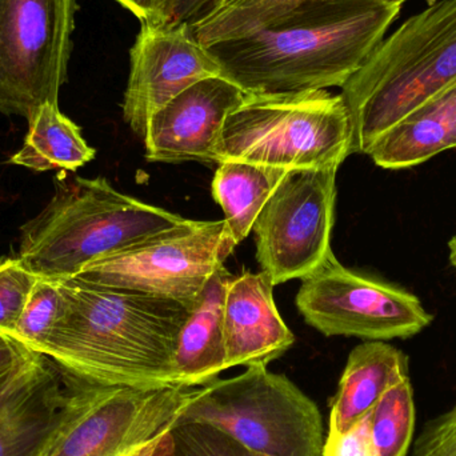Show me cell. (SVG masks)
Returning a JSON list of instances; mask_svg holds the SVG:
<instances>
[{
	"mask_svg": "<svg viewBox=\"0 0 456 456\" xmlns=\"http://www.w3.org/2000/svg\"><path fill=\"white\" fill-rule=\"evenodd\" d=\"M66 305L63 279L37 278L11 337L37 353L63 316Z\"/></svg>",
	"mask_w": 456,
	"mask_h": 456,
	"instance_id": "603a6c76",
	"label": "cell"
},
{
	"mask_svg": "<svg viewBox=\"0 0 456 456\" xmlns=\"http://www.w3.org/2000/svg\"><path fill=\"white\" fill-rule=\"evenodd\" d=\"M246 94L224 77H208L186 88L158 110L143 141L149 162H213L228 115Z\"/></svg>",
	"mask_w": 456,
	"mask_h": 456,
	"instance_id": "4fadbf2b",
	"label": "cell"
},
{
	"mask_svg": "<svg viewBox=\"0 0 456 456\" xmlns=\"http://www.w3.org/2000/svg\"><path fill=\"white\" fill-rule=\"evenodd\" d=\"M37 281L18 257L0 259V331H13Z\"/></svg>",
	"mask_w": 456,
	"mask_h": 456,
	"instance_id": "484cf974",
	"label": "cell"
},
{
	"mask_svg": "<svg viewBox=\"0 0 456 456\" xmlns=\"http://www.w3.org/2000/svg\"><path fill=\"white\" fill-rule=\"evenodd\" d=\"M305 2L308 0H224L208 18L190 28L206 47L267 26Z\"/></svg>",
	"mask_w": 456,
	"mask_h": 456,
	"instance_id": "44dd1931",
	"label": "cell"
},
{
	"mask_svg": "<svg viewBox=\"0 0 456 456\" xmlns=\"http://www.w3.org/2000/svg\"><path fill=\"white\" fill-rule=\"evenodd\" d=\"M224 0H179L173 23L191 27L213 13Z\"/></svg>",
	"mask_w": 456,
	"mask_h": 456,
	"instance_id": "4dcf8cb0",
	"label": "cell"
},
{
	"mask_svg": "<svg viewBox=\"0 0 456 456\" xmlns=\"http://www.w3.org/2000/svg\"><path fill=\"white\" fill-rule=\"evenodd\" d=\"M323 456H379L372 436L371 412L346 433L327 436Z\"/></svg>",
	"mask_w": 456,
	"mask_h": 456,
	"instance_id": "4316f807",
	"label": "cell"
},
{
	"mask_svg": "<svg viewBox=\"0 0 456 456\" xmlns=\"http://www.w3.org/2000/svg\"><path fill=\"white\" fill-rule=\"evenodd\" d=\"M270 276L249 271L233 276L224 299L226 367L265 366L281 358L295 343L273 300Z\"/></svg>",
	"mask_w": 456,
	"mask_h": 456,
	"instance_id": "5bb4252c",
	"label": "cell"
},
{
	"mask_svg": "<svg viewBox=\"0 0 456 456\" xmlns=\"http://www.w3.org/2000/svg\"><path fill=\"white\" fill-rule=\"evenodd\" d=\"M152 456H173V436H171V428L160 438L157 449Z\"/></svg>",
	"mask_w": 456,
	"mask_h": 456,
	"instance_id": "d6a6232c",
	"label": "cell"
},
{
	"mask_svg": "<svg viewBox=\"0 0 456 456\" xmlns=\"http://www.w3.org/2000/svg\"><path fill=\"white\" fill-rule=\"evenodd\" d=\"M66 398L34 456H125L170 430L197 387H99L63 377Z\"/></svg>",
	"mask_w": 456,
	"mask_h": 456,
	"instance_id": "52a82bcc",
	"label": "cell"
},
{
	"mask_svg": "<svg viewBox=\"0 0 456 456\" xmlns=\"http://www.w3.org/2000/svg\"><path fill=\"white\" fill-rule=\"evenodd\" d=\"M409 377V358L394 346L367 340L356 346L331 399L329 436L350 430L374 410L386 391Z\"/></svg>",
	"mask_w": 456,
	"mask_h": 456,
	"instance_id": "9a60e30c",
	"label": "cell"
},
{
	"mask_svg": "<svg viewBox=\"0 0 456 456\" xmlns=\"http://www.w3.org/2000/svg\"><path fill=\"white\" fill-rule=\"evenodd\" d=\"M414 456H428V455L426 454L425 452H422V450L415 449Z\"/></svg>",
	"mask_w": 456,
	"mask_h": 456,
	"instance_id": "d590c367",
	"label": "cell"
},
{
	"mask_svg": "<svg viewBox=\"0 0 456 456\" xmlns=\"http://www.w3.org/2000/svg\"><path fill=\"white\" fill-rule=\"evenodd\" d=\"M233 275L219 268L203 287L176 342V374L184 387L208 385L226 371L224 299Z\"/></svg>",
	"mask_w": 456,
	"mask_h": 456,
	"instance_id": "2e32d148",
	"label": "cell"
},
{
	"mask_svg": "<svg viewBox=\"0 0 456 456\" xmlns=\"http://www.w3.org/2000/svg\"><path fill=\"white\" fill-rule=\"evenodd\" d=\"M59 377L58 367L47 356L34 351L18 369L0 380V422Z\"/></svg>",
	"mask_w": 456,
	"mask_h": 456,
	"instance_id": "cb8c5ba5",
	"label": "cell"
},
{
	"mask_svg": "<svg viewBox=\"0 0 456 456\" xmlns=\"http://www.w3.org/2000/svg\"><path fill=\"white\" fill-rule=\"evenodd\" d=\"M213 77H222L221 67L189 26L143 23L130 51L123 119L143 138L158 110L195 83Z\"/></svg>",
	"mask_w": 456,
	"mask_h": 456,
	"instance_id": "7c38bea8",
	"label": "cell"
},
{
	"mask_svg": "<svg viewBox=\"0 0 456 456\" xmlns=\"http://www.w3.org/2000/svg\"><path fill=\"white\" fill-rule=\"evenodd\" d=\"M178 422L218 428L260 456H323L326 439L315 402L265 366L195 388Z\"/></svg>",
	"mask_w": 456,
	"mask_h": 456,
	"instance_id": "8992f818",
	"label": "cell"
},
{
	"mask_svg": "<svg viewBox=\"0 0 456 456\" xmlns=\"http://www.w3.org/2000/svg\"><path fill=\"white\" fill-rule=\"evenodd\" d=\"M66 398L63 375L0 422V456H34L55 426Z\"/></svg>",
	"mask_w": 456,
	"mask_h": 456,
	"instance_id": "ffe728a7",
	"label": "cell"
},
{
	"mask_svg": "<svg viewBox=\"0 0 456 456\" xmlns=\"http://www.w3.org/2000/svg\"><path fill=\"white\" fill-rule=\"evenodd\" d=\"M450 251V262H452V267L456 270V235L450 240L449 243Z\"/></svg>",
	"mask_w": 456,
	"mask_h": 456,
	"instance_id": "836d02e7",
	"label": "cell"
},
{
	"mask_svg": "<svg viewBox=\"0 0 456 456\" xmlns=\"http://www.w3.org/2000/svg\"><path fill=\"white\" fill-rule=\"evenodd\" d=\"M32 353L15 338L0 331V380L18 369Z\"/></svg>",
	"mask_w": 456,
	"mask_h": 456,
	"instance_id": "f546056e",
	"label": "cell"
},
{
	"mask_svg": "<svg viewBox=\"0 0 456 456\" xmlns=\"http://www.w3.org/2000/svg\"><path fill=\"white\" fill-rule=\"evenodd\" d=\"M95 158L80 128L61 114L58 104L45 103L28 119L21 149L11 158L13 165L29 170L77 171Z\"/></svg>",
	"mask_w": 456,
	"mask_h": 456,
	"instance_id": "ac0fdd59",
	"label": "cell"
},
{
	"mask_svg": "<svg viewBox=\"0 0 456 456\" xmlns=\"http://www.w3.org/2000/svg\"><path fill=\"white\" fill-rule=\"evenodd\" d=\"M77 0H0V112L28 120L58 104Z\"/></svg>",
	"mask_w": 456,
	"mask_h": 456,
	"instance_id": "ba28073f",
	"label": "cell"
},
{
	"mask_svg": "<svg viewBox=\"0 0 456 456\" xmlns=\"http://www.w3.org/2000/svg\"><path fill=\"white\" fill-rule=\"evenodd\" d=\"M353 142L340 94H246L224 122L216 160L286 170L340 167L353 154Z\"/></svg>",
	"mask_w": 456,
	"mask_h": 456,
	"instance_id": "5b68a950",
	"label": "cell"
},
{
	"mask_svg": "<svg viewBox=\"0 0 456 456\" xmlns=\"http://www.w3.org/2000/svg\"><path fill=\"white\" fill-rule=\"evenodd\" d=\"M415 428L414 390L410 377L386 391L371 411V430L379 456H407Z\"/></svg>",
	"mask_w": 456,
	"mask_h": 456,
	"instance_id": "7402d4cb",
	"label": "cell"
},
{
	"mask_svg": "<svg viewBox=\"0 0 456 456\" xmlns=\"http://www.w3.org/2000/svg\"><path fill=\"white\" fill-rule=\"evenodd\" d=\"M415 447L428 456H456V406L428 422Z\"/></svg>",
	"mask_w": 456,
	"mask_h": 456,
	"instance_id": "83f0119b",
	"label": "cell"
},
{
	"mask_svg": "<svg viewBox=\"0 0 456 456\" xmlns=\"http://www.w3.org/2000/svg\"><path fill=\"white\" fill-rule=\"evenodd\" d=\"M456 149V86L386 131L367 155L386 170H403Z\"/></svg>",
	"mask_w": 456,
	"mask_h": 456,
	"instance_id": "e0dca14e",
	"label": "cell"
},
{
	"mask_svg": "<svg viewBox=\"0 0 456 456\" xmlns=\"http://www.w3.org/2000/svg\"><path fill=\"white\" fill-rule=\"evenodd\" d=\"M380 2L387 3V4L402 5L404 2H407V0H380ZM426 2L428 3V5H431L438 2V0H426Z\"/></svg>",
	"mask_w": 456,
	"mask_h": 456,
	"instance_id": "e575fe53",
	"label": "cell"
},
{
	"mask_svg": "<svg viewBox=\"0 0 456 456\" xmlns=\"http://www.w3.org/2000/svg\"><path fill=\"white\" fill-rule=\"evenodd\" d=\"M287 171L240 160L219 163L213 181V197L224 210L236 246L249 235L257 216Z\"/></svg>",
	"mask_w": 456,
	"mask_h": 456,
	"instance_id": "d6986e66",
	"label": "cell"
},
{
	"mask_svg": "<svg viewBox=\"0 0 456 456\" xmlns=\"http://www.w3.org/2000/svg\"><path fill=\"white\" fill-rule=\"evenodd\" d=\"M456 86V0H438L383 39L342 87L353 154L426 102Z\"/></svg>",
	"mask_w": 456,
	"mask_h": 456,
	"instance_id": "277c9868",
	"label": "cell"
},
{
	"mask_svg": "<svg viewBox=\"0 0 456 456\" xmlns=\"http://www.w3.org/2000/svg\"><path fill=\"white\" fill-rule=\"evenodd\" d=\"M401 8L380 0H308L267 26L206 48L222 77L244 94L342 88Z\"/></svg>",
	"mask_w": 456,
	"mask_h": 456,
	"instance_id": "7a4b0ae2",
	"label": "cell"
},
{
	"mask_svg": "<svg viewBox=\"0 0 456 456\" xmlns=\"http://www.w3.org/2000/svg\"><path fill=\"white\" fill-rule=\"evenodd\" d=\"M134 13L142 24L173 23L179 0H115Z\"/></svg>",
	"mask_w": 456,
	"mask_h": 456,
	"instance_id": "f1b7e54d",
	"label": "cell"
},
{
	"mask_svg": "<svg viewBox=\"0 0 456 456\" xmlns=\"http://www.w3.org/2000/svg\"><path fill=\"white\" fill-rule=\"evenodd\" d=\"M338 170L287 171L257 216L256 260L273 286L310 275L331 254Z\"/></svg>",
	"mask_w": 456,
	"mask_h": 456,
	"instance_id": "8fae6325",
	"label": "cell"
},
{
	"mask_svg": "<svg viewBox=\"0 0 456 456\" xmlns=\"http://www.w3.org/2000/svg\"><path fill=\"white\" fill-rule=\"evenodd\" d=\"M20 228L18 257L37 278L71 279L99 257L117 254L183 224L186 218L115 190L106 178L67 176Z\"/></svg>",
	"mask_w": 456,
	"mask_h": 456,
	"instance_id": "3957f363",
	"label": "cell"
},
{
	"mask_svg": "<svg viewBox=\"0 0 456 456\" xmlns=\"http://www.w3.org/2000/svg\"><path fill=\"white\" fill-rule=\"evenodd\" d=\"M236 243L222 221H190L86 265L77 278L194 305Z\"/></svg>",
	"mask_w": 456,
	"mask_h": 456,
	"instance_id": "9c48e42d",
	"label": "cell"
},
{
	"mask_svg": "<svg viewBox=\"0 0 456 456\" xmlns=\"http://www.w3.org/2000/svg\"><path fill=\"white\" fill-rule=\"evenodd\" d=\"M167 431H166V433H167ZM166 433L157 436V438L151 439V441L146 442V444H141V446L136 447V449L131 450V452H127L125 456H152L155 449H157L158 444H159L160 438H162Z\"/></svg>",
	"mask_w": 456,
	"mask_h": 456,
	"instance_id": "1f68e13d",
	"label": "cell"
},
{
	"mask_svg": "<svg viewBox=\"0 0 456 456\" xmlns=\"http://www.w3.org/2000/svg\"><path fill=\"white\" fill-rule=\"evenodd\" d=\"M63 281L66 311L37 350L63 377L99 387H184L174 355L194 305L77 276Z\"/></svg>",
	"mask_w": 456,
	"mask_h": 456,
	"instance_id": "6da1fadb",
	"label": "cell"
},
{
	"mask_svg": "<svg viewBox=\"0 0 456 456\" xmlns=\"http://www.w3.org/2000/svg\"><path fill=\"white\" fill-rule=\"evenodd\" d=\"M171 436L173 456H260L224 431L202 423L176 422Z\"/></svg>",
	"mask_w": 456,
	"mask_h": 456,
	"instance_id": "d4e9b609",
	"label": "cell"
},
{
	"mask_svg": "<svg viewBox=\"0 0 456 456\" xmlns=\"http://www.w3.org/2000/svg\"><path fill=\"white\" fill-rule=\"evenodd\" d=\"M297 307L324 337L379 342L414 337L434 319L419 297L345 267L334 252L302 279Z\"/></svg>",
	"mask_w": 456,
	"mask_h": 456,
	"instance_id": "30bf717a",
	"label": "cell"
}]
</instances>
